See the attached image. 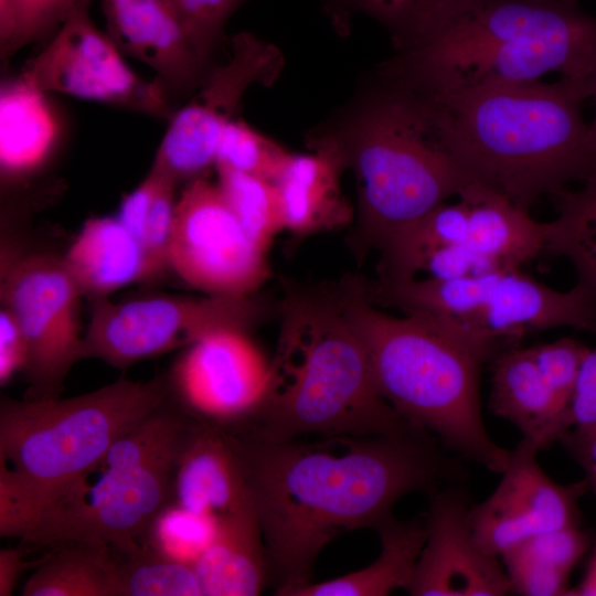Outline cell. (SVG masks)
<instances>
[{
    "label": "cell",
    "instance_id": "cell-1",
    "mask_svg": "<svg viewBox=\"0 0 596 596\" xmlns=\"http://www.w3.org/2000/svg\"><path fill=\"white\" fill-rule=\"evenodd\" d=\"M235 436L264 538L276 595L310 581L320 552L341 531L376 530L405 494L438 490L450 466L430 434L264 441Z\"/></svg>",
    "mask_w": 596,
    "mask_h": 596
},
{
    "label": "cell",
    "instance_id": "cell-2",
    "mask_svg": "<svg viewBox=\"0 0 596 596\" xmlns=\"http://www.w3.org/2000/svg\"><path fill=\"white\" fill-rule=\"evenodd\" d=\"M386 73L424 91L522 84L557 72L588 98L596 18L577 0H459L432 6Z\"/></svg>",
    "mask_w": 596,
    "mask_h": 596
},
{
    "label": "cell",
    "instance_id": "cell-3",
    "mask_svg": "<svg viewBox=\"0 0 596 596\" xmlns=\"http://www.w3.org/2000/svg\"><path fill=\"white\" fill-rule=\"evenodd\" d=\"M268 393L230 427L264 441L394 435L415 429L381 395L365 345L341 306L338 286L289 287ZM418 429V428H417Z\"/></svg>",
    "mask_w": 596,
    "mask_h": 596
},
{
    "label": "cell",
    "instance_id": "cell-4",
    "mask_svg": "<svg viewBox=\"0 0 596 596\" xmlns=\"http://www.w3.org/2000/svg\"><path fill=\"white\" fill-rule=\"evenodd\" d=\"M421 91L440 108L473 180L528 212L541 196L583 181L596 167L581 108L588 95L567 78Z\"/></svg>",
    "mask_w": 596,
    "mask_h": 596
},
{
    "label": "cell",
    "instance_id": "cell-5",
    "mask_svg": "<svg viewBox=\"0 0 596 596\" xmlns=\"http://www.w3.org/2000/svg\"><path fill=\"white\" fill-rule=\"evenodd\" d=\"M337 286L385 401L408 424L437 436L466 459L502 473L511 451L497 445L485 427L479 380L486 360L481 353L434 316L383 312L363 296L355 277Z\"/></svg>",
    "mask_w": 596,
    "mask_h": 596
},
{
    "label": "cell",
    "instance_id": "cell-6",
    "mask_svg": "<svg viewBox=\"0 0 596 596\" xmlns=\"http://www.w3.org/2000/svg\"><path fill=\"white\" fill-rule=\"evenodd\" d=\"M169 377L119 379L68 398L0 402V535L24 539L41 511L160 408Z\"/></svg>",
    "mask_w": 596,
    "mask_h": 596
},
{
    "label": "cell",
    "instance_id": "cell-7",
    "mask_svg": "<svg viewBox=\"0 0 596 596\" xmlns=\"http://www.w3.org/2000/svg\"><path fill=\"white\" fill-rule=\"evenodd\" d=\"M364 106L349 139L339 140L358 184L350 245L359 257L459 193L473 178L458 159L435 100L395 77Z\"/></svg>",
    "mask_w": 596,
    "mask_h": 596
},
{
    "label": "cell",
    "instance_id": "cell-8",
    "mask_svg": "<svg viewBox=\"0 0 596 596\" xmlns=\"http://www.w3.org/2000/svg\"><path fill=\"white\" fill-rule=\"evenodd\" d=\"M191 419L164 403L120 437L39 514L23 542L126 549L141 542L172 503L178 454Z\"/></svg>",
    "mask_w": 596,
    "mask_h": 596
},
{
    "label": "cell",
    "instance_id": "cell-9",
    "mask_svg": "<svg viewBox=\"0 0 596 596\" xmlns=\"http://www.w3.org/2000/svg\"><path fill=\"white\" fill-rule=\"evenodd\" d=\"M83 337L84 359L114 368L188 348L221 329L249 331L273 315L266 299L248 296L152 295L120 301L92 299Z\"/></svg>",
    "mask_w": 596,
    "mask_h": 596
},
{
    "label": "cell",
    "instance_id": "cell-10",
    "mask_svg": "<svg viewBox=\"0 0 596 596\" xmlns=\"http://www.w3.org/2000/svg\"><path fill=\"white\" fill-rule=\"evenodd\" d=\"M83 295L62 256L2 254L0 299L26 343V398L58 397L72 366L84 359L79 306Z\"/></svg>",
    "mask_w": 596,
    "mask_h": 596
},
{
    "label": "cell",
    "instance_id": "cell-11",
    "mask_svg": "<svg viewBox=\"0 0 596 596\" xmlns=\"http://www.w3.org/2000/svg\"><path fill=\"white\" fill-rule=\"evenodd\" d=\"M448 324L492 361L525 334L558 327L596 333V299L578 283L558 291L521 269L494 270L461 280Z\"/></svg>",
    "mask_w": 596,
    "mask_h": 596
},
{
    "label": "cell",
    "instance_id": "cell-12",
    "mask_svg": "<svg viewBox=\"0 0 596 596\" xmlns=\"http://www.w3.org/2000/svg\"><path fill=\"white\" fill-rule=\"evenodd\" d=\"M92 0H78L45 47L17 77L43 94L55 92L170 118L171 99L157 81L138 76L94 22Z\"/></svg>",
    "mask_w": 596,
    "mask_h": 596
},
{
    "label": "cell",
    "instance_id": "cell-13",
    "mask_svg": "<svg viewBox=\"0 0 596 596\" xmlns=\"http://www.w3.org/2000/svg\"><path fill=\"white\" fill-rule=\"evenodd\" d=\"M169 268L206 295L248 296L269 276L266 253L246 236L217 183L187 182L177 199Z\"/></svg>",
    "mask_w": 596,
    "mask_h": 596
},
{
    "label": "cell",
    "instance_id": "cell-14",
    "mask_svg": "<svg viewBox=\"0 0 596 596\" xmlns=\"http://www.w3.org/2000/svg\"><path fill=\"white\" fill-rule=\"evenodd\" d=\"M275 61L270 46L254 35L234 38L231 57L207 70L195 94L170 117L152 166L178 183L203 177L245 92L269 78Z\"/></svg>",
    "mask_w": 596,
    "mask_h": 596
},
{
    "label": "cell",
    "instance_id": "cell-15",
    "mask_svg": "<svg viewBox=\"0 0 596 596\" xmlns=\"http://www.w3.org/2000/svg\"><path fill=\"white\" fill-rule=\"evenodd\" d=\"M270 382V364L240 329L216 330L185 348L169 376L187 413L221 424L246 418Z\"/></svg>",
    "mask_w": 596,
    "mask_h": 596
},
{
    "label": "cell",
    "instance_id": "cell-16",
    "mask_svg": "<svg viewBox=\"0 0 596 596\" xmlns=\"http://www.w3.org/2000/svg\"><path fill=\"white\" fill-rule=\"evenodd\" d=\"M539 450L522 438L511 450L498 487L469 509L476 539L497 557L539 532L577 525L576 500L587 480L571 486L554 482L536 462Z\"/></svg>",
    "mask_w": 596,
    "mask_h": 596
},
{
    "label": "cell",
    "instance_id": "cell-17",
    "mask_svg": "<svg viewBox=\"0 0 596 596\" xmlns=\"http://www.w3.org/2000/svg\"><path fill=\"white\" fill-rule=\"evenodd\" d=\"M467 498L457 489L432 492L427 538L407 589L415 596H502L511 592L497 556L476 539Z\"/></svg>",
    "mask_w": 596,
    "mask_h": 596
},
{
    "label": "cell",
    "instance_id": "cell-18",
    "mask_svg": "<svg viewBox=\"0 0 596 596\" xmlns=\"http://www.w3.org/2000/svg\"><path fill=\"white\" fill-rule=\"evenodd\" d=\"M106 33L156 73L170 99L193 92L207 71L172 0H100Z\"/></svg>",
    "mask_w": 596,
    "mask_h": 596
},
{
    "label": "cell",
    "instance_id": "cell-19",
    "mask_svg": "<svg viewBox=\"0 0 596 596\" xmlns=\"http://www.w3.org/2000/svg\"><path fill=\"white\" fill-rule=\"evenodd\" d=\"M251 500L234 434L223 424L191 416L175 462L172 504L219 517Z\"/></svg>",
    "mask_w": 596,
    "mask_h": 596
},
{
    "label": "cell",
    "instance_id": "cell-20",
    "mask_svg": "<svg viewBox=\"0 0 596 596\" xmlns=\"http://www.w3.org/2000/svg\"><path fill=\"white\" fill-rule=\"evenodd\" d=\"M347 161L339 139H323L313 152L292 155L277 180L285 230L306 236L347 226L353 210L340 187Z\"/></svg>",
    "mask_w": 596,
    "mask_h": 596
},
{
    "label": "cell",
    "instance_id": "cell-21",
    "mask_svg": "<svg viewBox=\"0 0 596 596\" xmlns=\"http://www.w3.org/2000/svg\"><path fill=\"white\" fill-rule=\"evenodd\" d=\"M491 362V412L517 426L540 450L561 439L571 427L568 409L544 380L530 348H509Z\"/></svg>",
    "mask_w": 596,
    "mask_h": 596
},
{
    "label": "cell",
    "instance_id": "cell-22",
    "mask_svg": "<svg viewBox=\"0 0 596 596\" xmlns=\"http://www.w3.org/2000/svg\"><path fill=\"white\" fill-rule=\"evenodd\" d=\"M203 596H255L269 566L253 499L216 517L214 535L194 562Z\"/></svg>",
    "mask_w": 596,
    "mask_h": 596
},
{
    "label": "cell",
    "instance_id": "cell-23",
    "mask_svg": "<svg viewBox=\"0 0 596 596\" xmlns=\"http://www.w3.org/2000/svg\"><path fill=\"white\" fill-rule=\"evenodd\" d=\"M62 258L83 297L91 299L147 280L142 243L117 216L88 219Z\"/></svg>",
    "mask_w": 596,
    "mask_h": 596
},
{
    "label": "cell",
    "instance_id": "cell-24",
    "mask_svg": "<svg viewBox=\"0 0 596 596\" xmlns=\"http://www.w3.org/2000/svg\"><path fill=\"white\" fill-rule=\"evenodd\" d=\"M458 196L469 212L466 243L497 269H521L546 251L547 222L535 221L503 194L473 181Z\"/></svg>",
    "mask_w": 596,
    "mask_h": 596
},
{
    "label": "cell",
    "instance_id": "cell-25",
    "mask_svg": "<svg viewBox=\"0 0 596 596\" xmlns=\"http://www.w3.org/2000/svg\"><path fill=\"white\" fill-rule=\"evenodd\" d=\"M375 531L381 553L369 566L333 579L309 582L286 596H385L397 588L407 590L427 538L426 522L391 517Z\"/></svg>",
    "mask_w": 596,
    "mask_h": 596
},
{
    "label": "cell",
    "instance_id": "cell-26",
    "mask_svg": "<svg viewBox=\"0 0 596 596\" xmlns=\"http://www.w3.org/2000/svg\"><path fill=\"white\" fill-rule=\"evenodd\" d=\"M44 95L18 78L2 84L0 97L2 180L21 179L35 172L54 146L57 121Z\"/></svg>",
    "mask_w": 596,
    "mask_h": 596
},
{
    "label": "cell",
    "instance_id": "cell-27",
    "mask_svg": "<svg viewBox=\"0 0 596 596\" xmlns=\"http://www.w3.org/2000/svg\"><path fill=\"white\" fill-rule=\"evenodd\" d=\"M23 596H116L110 546L68 543L53 547L22 587Z\"/></svg>",
    "mask_w": 596,
    "mask_h": 596
},
{
    "label": "cell",
    "instance_id": "cell-28",
    "mask_svg": "<svg viewBox=\"0 0 596 596\" xmlns=\"http://www.w3.org/2000/svg\"><path fill=\"white\" fill-rule=\"evenodd\" d=\"M468 226L469 212L462 199L454 204H440L380 251L379 279L398 281L415 278L434 252L465 243Z\"/></svg>",
    "mask_w": 596,
    "mask_h": 596
},
{
    "label": "cell",
    "instance_id": "cell-29",
    "mask_svg": "<svg viewBox=\"0 0 596 596\" xmlns=\"http://www.w3.org/2000/svg\"><path fill=\"white\" fill-rule=\"evenodd\" d=\"M557 217L547 222L546 251L566 257L577 283L596 299V167L579 190L566 188L552 195Z\"/></svg>",
    "mask_w": 596,
    "mask_h": 596
},
{
    "label": "cell",
    "instance_id": "cell-30",
    "mask_svg": "<svg viewBox=\"0 0 596 596\" xmlns=\"http://www.w3.org/2000/svg\"><path fill=\"white\" fill-rule=\"evenodd\" d=\"M110 549L116 562V596H203L193 564L170 558L143 541Z\"/></svg>",
    "mask_w": 596,
    "mask_h": 596
},
{
    "label": "cell",
    "instance_id": "cell-31",
    "mask_svg": "<svg viewBox=\"0 0 596 596\" xmlns=\"http://www.w3.org/2000/svg\"><path fill=\"white\" fill-rule=\"evenodd\" d=\"M217 184L248 240L267 252L285 230L281 196L275 182L216 167Z\"/></svg>",
    "mask_w": 596,
    "mask_h": 596
},
{
    "label": "cell",
    "instance_id": "cell-32",
    "mask_svg": "<svg viewBox=\"0 0 596 596\" xmlns=\"http://www.w3.org/2000/svg\"><path fill=\"white\" fill-rule=\"evenodd\" d=\"M291 156L270 138L234 118L221 135L214 167L228 168L276 183Z\"/></svg>",
    "mask_w": 596,
    "mask_h": 596
},
{
    "label": "cell",
    "instance_id": "cell-33",
    "mask_svg": "<svg viewBox=\"0 0 596 596\" xmlns=\"http://www.w3.org/2000/svg\"><path fill=\"white\" fill-rule=\"evenodd\" d=\"M78 0H0V57L51 36Z\"/></svg>",
    "mask_w": 596,
    "mask_h": 596
},
{
    "label": "cell",
    "instance_id": "cell-34",
    "mask_svg": "<svg viewBox=\"0 0 596 596\" xmlns=\"http://www.w3.org/2000/svg\"><path fill=\"white\" fill-rule=\"evenodd\" d=\"M215 528L216 517L196 514L171 503L157 515L142 541L170 558L194 565Z\"/></svg>",
    "mask_w": 596,
    "mask_h": 596
},
{
    "label": "cell",
    "instance_id": "cell-35",
    "mask_svg": "<svg viewBox=\"0 0 596 596\" xmlns=\"http://www.w3.org/2000/svg\"><path fill=\"white\" fill-rule=\"evenodd\" d=\"M201 57L209 58L222 39L230 17L246 0H172Z\"/></svg>",
    "mask_w": 596,
    "mask_h": 596
},
{
    "label": "cell",
    "instance_id": "cell-36",
    "mask_svg": "<svg viewBox=\"0 0 596 596\" xmlns=\"http://www.w3.org/2000/svg\"><path fill=\"white\" fill-rule=\"evenodd\" d=\"M530 351L544 380L568 409L579 366L589 349L579 341L565 337L530 347Z\"/></svg>",
    "mask_w": 596,
    "mask_h": 596
},
{
    "label": "cell",
    "instance_id": "cell-37",
    "mask_svg": "<svg viewBox=\"0 0 596 596\" xmlns=\"http://www.w3.org/2000/svg\"><path fill=\"white\" fill-rule=\"evenodd\" d=\"M179 183L166 177L149 212L142 235L147 265V280L155 279L169 268V247Z\"/></svg>",
    "mask_w": 596,
    "mask_h": 596
},
{
    "label": "cell",
    "instance_id": "cell-38",
    "mask_svg": "<svg viewBox=\"0 0 596 596\" xmlns=\"http://www.w3.org/2000/svg\"><path fill=\"white\" fill-rule=\"evenodd\" d=\"M587 545L586 534L577 525H570L539 532L511 550L570 574Z\"/></svg>",
    "mask_w": 596,
    "mask_h": 596
},
{
    "label": "cell",
    "instance_id": "cell-39",
    "mask_svg": "<svg viewBox=\"0 0 596 596\" xmlns=\"http://www.w3.org/2000/svg\"><path fill=\"white\" fill-rule=\"evenodd\" d=\"M501 558L511 592L524 596H557L568 594L570 574L544 565L517 550H510Z\"/></svg>",
    "mask_w": 596,
    "mask_h": 596
},
{
    "label": "cell",
    "instance_id": "cell-40",
    "mask_svg": "<svg viewBox=\"0 0 596 596\" xmlns=\"http://www.w3.org/2000/svg\"><path fill=\"white\" fill-rule=\"evenodd\" d=\"M422 270L435 279H455L500 269L478 255L465 242L437 249L426 259Z\"/></svg>",
    "mask_w": 596,
    "mask_h": 596
},
{
    "label": "cell",
    "instance_id": "cell-41",
    "mask_svg": "<svg viewBox=\"0 0 596 596\" xmlns=\"http://www.w3.org/2000/svg\"><path fill=\"white\" fill-rule=\"evenodd\" d=\"M571 426L575 433L596 429V348L585 355L568 404Z\"/></svg>",
    "mask_w": 596,
    "mask_h": 596
},
{
    "label": "cell",
    "instance_id": "cell-42",
    "mask_svg": "<svg viewBox=\"0 0 596 596\" xmlns=\"http://www.w3.org/2000/svg\"><path fill=\"white\" fill-rule=\"evenodd\" d=\"M167 175L152 166L145 179L120 204L117 217L140 241L151 206Z\"/></svg>",
    "mask_w": 596,
    "mask_h": 596
},
{
    "label": "cell",
    "instance_id": "cell-43",
    "mask_svg": "<svg viewBox=\"0 0 596 596\" xmlns=\"http://www.w3.org/2000/svg\"><path fill=\"white\" fill-rule=\"evenodd\" d=\"M28 362L25 337L12 316L4 307L0 310V384L6 385L11 377L23 372Z\"/></svg>",
    "mask_w": 596,
    "mask_h": 596
},
{
    "label": "cell",
    "instance_id": "cell-44",
    "mask_svg": "<svg viewBox=\"0 0 596 596\" xmlns=\"http://www.w3.org/2000/svg\"><path fill=\"white\" fill-rule=\"evenodd\" d=\"M427 0H374L371 15L386 24L393 35L401 31Z\"/></svg>",
    "mask_w": 596,
    "mask_h": 596
},
{
    "label": "cell",
    "instance_id": "cell-45",
    "mask_svg": "<svg viewBox=\"0 0 596 596\" xmlns=\"http://www.w3.org/2000/svg\"><path fill=\"white\" fill-rule=\"evenodd\" d=\"M561 439L573 450L587 473L588 486L596 493V429L588 433H566Z\"/></svg>",
    "mask_w": 596,
    "mask_h": 596
},
{
    "label": "cell",
    "instance_id": "cell-46",
    "mask_svg": "<svg viewBox=\"0 0 596 596\" xmlns=\"http://www.w3.org/2000/svg\"><path fill=\"white\" fill-rule=\"evenodd\" d=\"M28 565L29 563L23 561V554L20 550H0V596L13 594L14 586Z\"/></svg>",
    "mask_w": 596,
    "mask_h": 596
},
{
    "label": "cell",
    "instance_id": "cell-47",
    "mask_svg": "<svg viewBox=\"0 0 596 596\" xmlns=\"http://www.w3.org/2000/svg\"><path fill=\"white\" fill-rule=\"evenodd\" d=\"M341 1H343L344 3H347L348 6L352 8L363 10L369 14L371 13L373 4H374V0H341Z\"/></svg>",
    "mask_w": 596,
    "mask_h": 596
},
{
    "label": "cell",
    "instance_id": "cell-48",
    "mask_svg": "<svg viewBox=\"0 0 596 596\" xmlns=\"http://www.w3.org/2000/svg\"><path fill=\"white\" fill-rule=\"evenodd\" d=\"M590 97L594 99V103H595V115L592 123L589 124V132L596 146V77L594 78L593 84H592Z\"/></svg>",
    "mask_w": 596,
    "mask_h": 596
},
{
    "label": "cell",
    "instance_id": "cell-49",
    "mask_svg": "<svg viewBox=\"0 0 596 596\" xmlns=\"http://www.w3.org/2000/svg\"><path fill=\"white\" fill-rule=\"evenodd\" d=\"M454 1H459V0H427L425 2V4L422 7V9H424L426 7H429V6L444 4V3H449V2H454Z\"/></svg>",
    "mask_w": 596,
    "mask_h": 596
}]
</instances>
